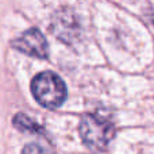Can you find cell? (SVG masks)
Wrapping results in <instances>:
<instances>
[{
	"mask_svg": "<svg viewBox=\"0 0 154 154\" xmlns=\"http://www.w3.org/2000/svg\"><path fill=\"white\" fill-rule=\"evenodd\" d=\"M31 93L34 99L45 108L54 109L60 107L68 96L64 80L54 72H41L31 81Z\"/></svg>",
	"mask_w": 154,
	"mask_h": 154,
	"instance_id": "1",
	"label": "cell"
},
{
	"mask_svg": "<svg viewBox=\"0 0 154 154\" xmlns=\"http://www.w3.org/2000/svg\"><path fill=\"white\" fill-rule=\"evenodd\" d=\"M80 135L87 146L103 150L115 135V127L109 120L97 114H85L80 120Z\"/></svg>",
	"mask_w": 154,
	"mask_h": 154,
	"instance_id": "2",
	"label": "cell"
},
{
	"mask_svg": "<svg viewBox=\"0 0 154 154\" xmlns=\"http://www.w3.org/2000/svg\"><path fill=\"white\" fill-rule=\"evenodd\" d=\"M12 48L26 56L46 60L49 57V46L46 38L38 29H30L19 38L12 41Z\"/></svg>",
	"mask_w": 154,
	"mask_h": 154,
	"instance_id": "3",
	"label": "cell"
},
{
	"mask_svg": "<svg viewBox=\"0 0 154 154\" xmlns=\"http://www.w3.org/2000/svg\"><path fill=\"white\" fill-rule=\"evenodd\" d=\"M12 123L19 131H23V133H32V134H39L43 131V128L38 125L35 120H32L30 116L22 114H16L12 119Z\"/></svg>",
	"mask_w": 154,
	"mask_h": 154,
	"instance_id": "4",
	"label": "cell"
},
{
	"mask_svg": "<svg viewBox=\"0 0 154 154\" xmlns=\"http://www.w3.org/2000/svg\"><path fill=\"white\" fill-rule=\"evenodd\" d=\"M22 154H49V153L46 152V150L43 149L41 145H38V143H29V145H26V146L23 147Z\"/></svg>",
	"mask_w": 154,
	"mask_h": 154,
	"instance_id": "5",
	"label": "cell"
}]
</instances>
